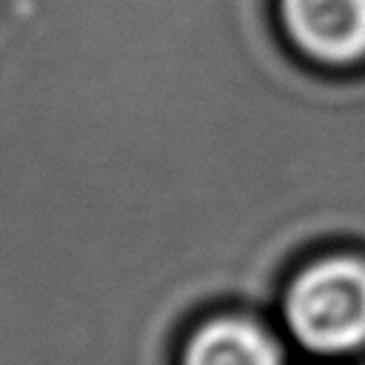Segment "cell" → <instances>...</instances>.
<instances>
[{
	"label": "cell",
	"instance_id": "6da1fadb",
	"mask_svg": "<svg viewBox=\"0 0 365 365\" xmlns=\"http://www.w3.org/2000/svg\"><path fill=\"white\" fill-rule=\"evenodd\" d=\"M279 314L291 339L317 356L365 351V254L339 245L291 271Z\"/></svg>",
	"mask_w": 365,
	"mask_h": 365
},
{
	"label": "cell",
	"instance_id": "7a4b0ae2",
	"mask_svg": "<svg viewBox=\"0 0 365 365\" xmlns=\"http://www.w3.org/2000/svg\"><path fill=\"white\" fill-rule=\"evenodd\" d=\"M282 37L317 68H365V0H274Z\"/></svg>",
	"mask_w": 365,
	"mask_h": 365
},
{
	"label": "cell",
	"instance_id": "3957f363",
	"mask_svg": "<svg viewBox=\"0 0 365 365\" xmlns=\"http://www.w3.org/2000/svg\"><path fill=\"white\" fill-rule=\"evenodd\" d=\"M177 365H285V351L259 314L217 311L185 331Z\"/></svg>",
	"mask_w": 365,
	"mask_h": 365
}]
</instances>
